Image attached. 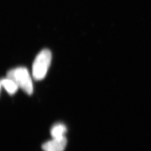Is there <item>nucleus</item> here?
I'll return each mask as SVG.
<instances>
[{
    "mask_svg": "<svg viewBox=\"0 0 151 151\" xmlns=\"http://www.w3.org/2000/svg\"><path fill=\"white\" fill-rule=\"evenodd\" d=\"M67 130V127L65 124L57 123L52 127L50 134L52 138H62L65 137Z\"/></svg>",
    "mask_w": 151,
    "mask_h": 151,
    "instance_id": "nucleus-4",
    "label": "nucleus"
},
{
    "mask_svg": "<svg viewBox=\"0 0 151 151\" xmlns=\"http://www.w3.org/2000/svg\"><path fill=\"white\" fill-rule=\"evenodd\" d=\"M52 60V53L48 49H43L36 57L32 65V76L37 81L45 77Z\"/></svg>",
    "mask_w": 151,
    "mask_h": 151,
    "instance_id": "nucleus-1",
    "label": "nucleus"
},
{
    "mask_svg": "<svg viewBox=\"0 0 151 151\" xmlns=\"http://www.w3.org/2000/svg\"><path fill=\"white\" fill-rule=\"evenodd\" d=\"M7 77L12 79L19 87L28 95H32L33 92L32 80L29 71L25 67H17L9 70Z\"/></svg>",
    "mask_w": 151,
    "mask_h": 151,
    "instance_id": "nucleus-2",
    "label": "nucleus"
},
{
    "mask_svg": "<svg viewBox=\"0 0 151 151\" xmlns=\"http://www.w3.org/2000/svg\"><path fill=\"white\" fill-rule=\"evenodd\" d=\"M67 143L65 137L62 138H52V140L43 143L42 148L44 151H64Z\"/></svg>",
    "mask_w": 151,
    "mask_h": 151,
    "instance_id": "nucleus-3",
    "label": "nucleus"
},
{
    "mask_svg": "<svg viewBox=\"0 0 151 151\" xmlns=\"http://www.w3.org/2000/svg\"><path fill=\"white\" fill-rule=\"evenodd\" d=\"M1 85L4 87L6 91L11 95L14 94L19 88L15 81L8 77L2 79L1 81Z\"/></svg>",
    "mask_w": 151,
    "mask_h": 151,
    "instance_id": "nucleus-5",
    "label": "nucleus"
}]
</instances>
